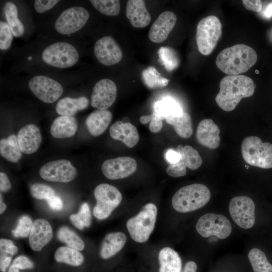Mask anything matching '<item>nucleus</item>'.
<instances>
[{
    "label": "nucleus",
    "instance_id": "nucleus-22",
    "mask_svg": "<svg viewBox=\"0 0 272 272\" xmlns=\"http://www.w3.org/2000/svg\"><path fill=\"white\" fill-rule=\"evenodd\" d=\"M126 16L131 25L135 28H144L151 22V15L145 2L143 0H129L126 7Z\"/></svg>",
    "mask_w": 272,
    "mask_h": 272
},
{
    "label": "nucleus",
    "instance_id": "nucleus-51",
    "mask_svg": "<svg viewBox=\"0 0 272 272\" xmlns=\"http://www.w3.org/2000/svg\"><path fill=\"white\" fill-rule=\"evenodd\" d=\"M11 183L7 175L4 172L0 173V190L7 192L11 188Z\"/></svg>",
    "mask_w": 272,
    "mask_h": 272
},
{
    "label": "nucleus",
    "instance_id": "nucleus-17",
    "mask_svg": "<svg viewBox=\"0 0 272 272\" xmlns=\"http://www.w3.org/2000/svg\"><path fill=\"white\" fill-rule=\"evenodd\" d=\"M177 21L176 15L169 11L162 12L152 25L149 32L150 40L156 43L164 41L174 27Z\"/></svg>",
    "mask_w": 272,
    "mask_h": 272
},
{
    "label": "nucleus",
    "instance_id": "nucleus-24",
    "mask_svg": "<svg viewBox=\"0 0 272 272\" xmlns=\"http://www.w3.org/2000/svg\"><path fill=\"white\" fill-rule=\"evenodd\" d=\"M77 128V121L75 117L60 116L53 120L50 131L53 137L64 139L74 136Z\"/></svg>",
    "mask_w": 272,
    "mask_h": 272
},
{
    "label": "nucleus",
    "instance_id": "nucleus-52",
    "mask_svg": "<svg viewBox=\"0 0 272 272\" xmlns=\"http://www.w3.org/2000/svg\"><path fill=\"white\" fill-rule=\"evenodd\" d=\"M197 269V265L193 261L186 262L182 272H195Z\"/></svg>",
    "mask_w": 272,
    "mask_h": 272
},
{
    "label": "nucleus",
    "instance_id": "nucleus-41",
    "mask_svg": "<svg viewBox=\"0 0 272 272\" xmlns=\"http://www.w3.org/2000/svg\"><path fill=\"white\" fill-rule=\"evenodd\" d=\"M33 222L28 216L21 217L15 229L12 231L16 238L27 237L29 235Z\"/></svg>",
    "mask_w": 272,
    "mask_h": 272
},
{
    "label": "nucleus",
    "instance_id": "nucleus-7",
    "mask_svg": "<svg viewBox=\"0 0 272 272\" xmlns=\"http://www.w3.org/2000/svg\"><path fill=\"white\" fill-rule=\"evenodd\" d=\"M42 59L46 64L58 68H67L75 65L79 55L72 44L58 42L46 47L42 53Z\"/></svg>",
    "mask_w": 272,
    "mask_h": 272
},
{
    "label": "nucleus",
    "instance_id": "nucleus-23",
    "mask_svg": "<svg viewBox=\"0 0 272 272\" xmlns=\"http://www.w3.org/2000/svg\"><path fill=\"white\" fill-rule=\"evenodd\" d=\"M112 118V114L109 110L97 109L88 116L85 123L89 133L97 137L107 129Z\"/></svg>",
    "mask_w": 272,
    "mask_h": 272
},
{
    "label": "nucleus",
    "instance_id": "nucleus-8",
    "mask_svg": "<svg viewBox=\"0 0 272 272\" xmlns=\"http://www.w3.org/2000/svg\"><path fill=\"white\" fill-rule=\"evenodd\" d=\"M94 194L96 204L93 209V214L99 220L108 218L120 204L122 198L121 192L116 187L107 183L96 186Z\"/></svg>",
    "mask_w": 272,
    "mask_h": 272
},
{
    "label": "nucleus",
    "instance_id": "nucleus-29",
    "mask_svg": "<svg viewBox=\"0 0 272 272\" xmlns=\"http://www.w3.org/2000/svg\"><path fill=\"white\" fill-rule=\"evenodd\" d=\"M54 257L56 262L73 267H79L84 261V256L79 251L65 246L59 247L56 250Z\"/></svg>",
    "mask_w": 272,
    "mask_h": 272
},
{
    "label": "nucleus",
    "instance_id": "nucleus-48",
    "mask_svg": "<svg viewBox=\"0 0 272 272\" xmlns=\"http://www.w3.org/2000/svg\"><path fill=\"white\" fill-rule=\"evenodd\" d=\"M152 118L149 125V129L152 132L156 133L160 131L163 127L162 120L159 118L153 112Z\"/></svg>",
    "mask_w": 272,
    "mask_h": 272
},
{
    "label": "nucleus",
    "instance_id": "nucleus-19",
    "mask_svg": "<svg viewBox=\"0 0 272 272\" xmlns=\"http://www.w3.org/2000/svg\"><path fill=\"white\" fill-rule=\"evenodd\" d=\"M17 139L21 152L26 154H31L39 149L42 137L39 128L33 124H29L19 130Z\"/></svg>",
    "mask_w": 272,
    "mask_h": 272
},
{
    "label": "nucleus",
    "instance_id": "nucleus-6",
    "mask_svg": "<svg viewBox=\"0 0 272 272\" xmlns=\"http://www.w3.org/2000/svg\"><path fill=\"white\" fill-rule=\"evenodd\" d=\"M222 24L218 17L210 15L202 18L196 28V41L200 53L210 54L222 35Z\"/></svg>",
    "mask_w": 272,
    "mask_h": 272
},
{
    "label": "nucleus",
    "instance_id": "nucleus-50",
    "mask_svg": "<svg viewBox=\"0 0 272 272\" xmlns=\"http://www.w3.org/2000/svg\"><path fill=\"white\" fill-rule=\"evenodd\" d=\"M49 207L53 210L60 211L63 208V203L61 199L57 196H53L46 199Z\"/></svg>",
    "mask_w": 272,
    "mask_h": 272
},
{
    "label": "nucleus",
    "instance_id": "nucleus-57",
    "mask_svg": "<svg viewBox=\"0 0 272 272\" xmlns=\"http://www.w3.org/2000/svg\"><path fill=\"white\" fill-rule=\"evenodd\" d=\"M245 166L246 167V169H247L248 168V166L245 165Z\"/></svg>",
    "mask_w": 272,
    "mask_h": 272
},
{
    "label": "nucleus",
    "instance_id": "nucleus-26",
    "mask_svg": "<svg viewBox=\"0 0 272 272\" xmlns=\"http://www.w3.org/2000/svg\"><path fill=\"white\" fill-rule=\"evenodd\" d=\"M159 272H181L182 262L178 254L173 249L166 247L159 253Z\"/></svg>",
    "mask_w": 272,
    "mask_h": 272
},
{
    "label": "nucleus",
    "instance_id": "nucleus-10",
    "mask_svg": "<svg viewBox=\"0 0 272 272\" xmlns=\"http://www.w3.org/2000/svg\"><path fill=\"white\" fill-rule=\"evenodd\" d=\"M88 11L82 7L75 6L65 10L56 19L54 27L59 33L71 34L80 30L89 18Z\"/></svg>",
    "mask_w": 272,
    "mask_h": 272
},
{
    "label": "nucleus",
    "instance_id": "nucleus-56",
    "mask_svg": "<svg viewBox=\"0 0 272 272\" xmlns=\"http://www.w3.org/2000/svg\"><path fill=\"white\" fill-rule=\"evenodd\" d=\"M255 73L256 74H258L259 73V71L258 70H255Z\"/></svg>",
    "mask_w": 272,
    "mask_h": 272
},
{
    "label": "nucleus",
    "instance_id": "nucleus-45",
    "mask_svg": "<svg viewBox=\"0 0 272 272\" xmlns=\"http://www.w3.org/2000/svg\"><path fill=\"white\" fill-rule=\"evenodd\" d=\"M58 2V0H36L34 8L38 13H43L52 8Z\"/></svg>",
    "mask_w": 272,
    "mask_h": 272
},
{
    "label": "nucleus",
    "instance_id": "nucleus-4",
    "mask_svg": "<svg viewBox=\"0 0 272 272\" xmlns=\"http://www.w3.org/2000/svg\"><path fill=\"white\" fill-rule=\"evenodd\" d=\"M244 160L251 166L269 169L272 168V144L256 136L244 139L241 144Z\"/></svg>",
    "mask_w": 272,
    "mask_h": 272
},
{
    "label": "nucleus",
    "instance_id": "nucleus-25",
    "mask_svg": "<svg viewBox=\"0 0 272 272\" xmlns=\"http://www.w3.org/2000/svg\"><path fill=\"white\" fill-rule=\"evenodd\" d=\"M126 236L122 232L110 233L104 238L101 244L100 254L102 259H107L113 256L124 247Z\"/></svg>",
    "mask_w": 272,
    "mask_h": 272
},
{
    "label": "nucleus",
    "instance_id": "nucleus-21",
    "mask_svg": "<svg viewBox=\"0 0 272 272\" xmlns=\"http://www.w3.org/2000/svg\"><path fill=\"white\" fill-rule=\"evenodd\" d=\"M110 136L114 140L121 141L127 147H134L139 140L136 127L129 122L123 123L118 120L111 125L109 129Z\"/></svg>",
    "mask_w": 272,
    "mask_h": 272
},
{
    "label": "nucleus",
    "instance_id": "nucleus-1",
    "mask_svg": "<svg viewBox=\"0 0 272 272\" xmlns=\"http://www.w3.org/2000/svg\"><path fill=\"white\" fill-rule=\"evenodd\" d=\"M255 86L253 80L245 75L227 76L220 83V91L215 100L223 110H233L243 98L253 95Z\"/></svg>",
    "mask_w": 272,
    "mask_h": 272
},
{
    "label": "nucleus",
    "instance_id": "nucleus-40",
    "mask_svg": "<svg viewBox=\"0 0 272 272\" xmlns=\"http://www.w3.org/2000/svg\"><path fill=\"white\" fill-rule=\"evenodd\" d=\"M18 249L13 242L9 239L1 238L0 240V262L10 263L13 256L17 253Z\"/></svg>",
    "mask_w": 272,
    "mask_h": 272
},
{
    "label": "nucleus",
    "instance_id": "nucleus-44",
    "mask_svg": "<svg viewBox=\"0 0 272 272\" xmlns=\"http://www.w3.org/2000/svg\"><path fill=\"white\" fill-rule=\"evenodd\" d=\"M13 33L8 23L0 22V49L5 50L9 49L13 39Z\"/></svg>",
    "mask_w": 272,
    "mask_h": 272
},
{
    "label": "nucleus",
    "instance_id": "nucleus-2",
    "mask_svg": "<svg viewBox=\"0 0 272 272\" xmlns=\"http://www.w3.org/2000/svg\"><path fill=\"white\" fill-rule=\"evenodd\" d=\"M257 59V53L252 47L238 44L222 50L217 56L216 64L229 76L239 75L253 66Z\"/></svg>",
    "mask_w": 272,
    "mask_h": 272
},
{
    "label": "nucleus",
    "instance_id": "nucleus-49",
    "mask_svg": "<svg viewBox=\"0 0 272 272\" xmlns=\"http://www.w3.org/2000/svg\"><path fill=\"white\" fill-rule=\"evenodd\" d=\"M181 155L178 151L173 149H169L165 154V158L167 161L171 164H174L178 163L181 159Z\"/></svg>",
    "mask_w": 272,
    "mask_h": 272
},
{
    "label": "nucleus",
    "instance_id": "nucleus-35",
    "mask_svg": "<svg viewBox=\"0 0 272 272\" xmlns=\"http://www.w3.org/2000/svg\"><path fill=\"white\" fill-rule=\"evenodd\" d=\"M142 78L144 84L150 89L164 87L169 82L153 66H149L143 71Z\"/></svg>",
    "mask_w": 272,
    "mask_h": 272
},
{
    "label": "nucleus",
    "instance_id": "nucleus-31",
    "mask_svg": "<svg viewBox=\"0 0 272 272\" xmlns=\"http://www.w3.org/2000/svg\"><path fill=\"white\" fill-rule=\"evenodd\" d=\"M154 112L161 120L169 116H177L184 113L180 104L170 98L156 102Z\"/></svg>",
    "mask_w": 272,
    "mask_h": 272
},
{
    "label": "nucleus",
    "instance_id": "nucleus-38",
    "mask_svg": "<svg viewBox=\"0 0 272 272\" xmlns=\"http://www.w3.org/2000/svg\"><path fill=\"white\" fill-rule=\"evenodd\" d=\"M158 54L159 58L167 70L172 71L178 66L179 60L173 49L162 47L159 49Z\"/></svg>",
    "mask_w": 272,
    "mask_h": 272
},
{
    "label": "nucleus",
    "instance_id": "nucleus-43",
    "mask_svg": "<svg viewBox=\"0 0 272 272\" xmlns=\"http://www.w3.org/2000/svg\"><path fill=\"white\" fill-rule=\"evenodd\" d=\"M30 193L33 197L39 199H47L55 194L54 190L50 186L41 183L31 185Z\"/></svg>",
    "mask_w": 272,
    "mask_h": 272
},
{
    "label": "nucleus",
    "instance_id": "nucleus-28",
    "mask_svg": "<svg viewBox=\"0 0 272 272\" xmlns=\"http://www.w3.org/2000/svg\"><path fill=\"white\" fill-rule=\"evenodd\" d=\"M166 122L173 126L178 135L182 138H188L193 133L192 120L187 112L177 116H169L165 118Z\"/></svg>",
    "mask_w": 272,
    "mask_h": 272
},
{
    "label": "nucleus",
    "instance_id": "nucleus-39",
    "mask_svg": "<svg viewBox=\"0 0 272 272\" xmlns=\"http://www.w3.org/2000/svg\"><path fill=\"white\" fill-rule=\"evenodd\" d=\"M182 153L186 167L191 170L198 169L202 164V159L198 152L190 146L183 147Z\"/></svg>",
    "mask_w": 272,
    "mask_h": 272
},
{
    "label": "nucleus",
    "instance_id": "nucleus-47",
    "mask_svg": "<svg viewBox=\"0 0 272 272\" xmlns=\"http://www.w3.org/2000/svg\"><path fill=\"white\" fill-rule=\"evenodd\" d=\"M242 3L244 8L249 11L255 12H260L262 9V4L259 0H243Z\"/></svg>",
    "mask_w": 272,
    "mask_h": 272
},
{
    "label": "nucleus",
    "instance_id": "nucleus-9",
    "mask_svg": "<svg viewBox=\"0 0 272 272\" xmlns=\"http://www.w3.org/2000/svg\"><path fill=\"white\" fill-rule=\"evenodd\" d=\"M197 233L203 237L215 236L223 239L228 237L232 232V225L225 216L208 213L200 217L196 224Z\"/></svg>",
    "mask_w": 272,
    "mask_h": 272
},
{
    "label": "nucleus",
    "instance_id": "nucleus-53",
    "mask_svg": "<svg viewBox=\"0 0 272 272\" xmlns=\"http://www.w3.org/2000/svg\"><path fill=\"white\" fill-rule=\"evenodd\" d=\"M152 118V114L149 115H143L140 118V121L142 124H146L149 121H151Z\"/></svg>",
    "mask_w": 272,
    "mask_h": 272
},
{
    "label": "nucleus",
    "instance_id": "nucleus-37",
    "mask_svg": "<svg viewBox=\"0 0 272 272\" xmlns=\"http://www.w3.org/2000/svg\"><path fill=\"white\" fill-rule=\"evenodd\" d=\"M70 219L72 224L80 230L89 227L91 223V215L88 204L87 202L82 204L79 212L71 215Z\"/></svg>",
    "mask_w": 272,
    "mask_h": 272
},
{
    "label": "nucleus",
    "instance_id": "nucleus-13",
    "mask_svg": "<svg viewBox=\"0 0 272 272\" xmlns=\"http://www.w3.org/2000/svg\"><path fill=\"white\" fill-rule=\"evenodd\" d=\"M77 170L70 161L60 159L45 164L39 170L41 177L47 181L66 183L73 180Z\"/></svg>",
    "mask_w": 272,
    "mask_h": 272
},
{
    "label": "nucleus",
    "instance_id": "nucleus-3",
    "mask_svg": "<svg viewBox=\"0 0 272 272\" xmlns=\"http://www.w3.org/2000/svg\"><path fill=\"white\" fill-rule=\"evenodd\" d=\"M210 198L211 192L208 187L194 183L178 189L172 197V205L178 212H190L203 207Z\"/></svg>",
    "mask_w": 272,
    "mask_h": 272
},
{
    "label": "nucleus",
    "instance_id": "nucleus-36",
    "mask_svg": "<svg viewBox=\"0 0 272 272\" xmlns=\"http://www.w3.org/2000/svg\"><path fill=\"white\" fill-rule=\"evenodd\" d=\"M90 2L99 12L106 16H115L120 10V2L118 0H91Z\"/></svg>",
    "mask_w": 272,
    "mask_h": 272
},
{
    "label": "nucleus",
    "instance_id": "nucleus-46",
    "mask_svg": "<svg viewBox=\"0 0 272 272\" xmlns=\"http://www.w3.org/2000/svg\"><path fill=\"white\" fill-rule=\"evenodd\" d=\"M20 269H32L34 268V262L28 257L20 255L14 259L12 263Z\"/></svg>",
    "mask_w": 272,
    "mask_h": 272
},
{
    "label": "nucleus",
    "instance_id": "nucleus-33",
    "mask_svg": "<svg viewBox=\"0 0 272 272\" xmlns=\"http://www.w3.org/2000/svg\"><path fill=\"white\" fill-rule=\"evenodd\" d=\"M248 256L254 272H272V265L261 250L252 248L249 251Z\"/></svg>",
    "mask_w": 272,
    "mask_h": 272
},
{
    "label": "nucleus",
    "instance_id": "nucleus-30",
    "mask_svg": "<svg viewBox=\"0 0 272 272\" xmlns=\"http://www.w3.org/2000/svg\"><path fill=\"white\" fill-rule=\"evenodd\" d=\"M0 153L4 158L10 162H17L21 159L22 152L16 135L11 134L7 139L1 140Z\"/></svg>",
    "mask_w": 272,
    "mask_h": 272
},
{
    "label": "nucleus",
    "instance_id": "nucleus-55",
    "mask_svg": "<svg viewBox=\"0 0 272 272\" xmlns=\"http://www.w3.org/2000/svg\"><path fill=\"white\" fill-rule=\"evenodd\" d=\"M6 209V205L3 201V198L2 194H1L0 197V213L3 214Z\"/></svg>",
    "mask_w": 272,
    "mask_h": 272
},
{
    "label": "nucleus",
    "instance_id": "nucleus-27",
    "mask_svg": "<svg viewBox=\"0 0 272 272\" xmlns=\"http://www.w3.org/2000/svg\"><path fill=\"white\" fill-rule=\"evenodd\" d=\"M89 103L88 99L84 96L77 98L67 97L58 101L55 110L61 116H73L79 110L87 108Z\"/></svg>",
    "mask_w": 272,
    "mask_h": 272
},
{
    "label": "nucleus",
    "instance_id": "nucleus-54",
    "mask_svg": "<svg viewBox=\"0 0 272 272\" xmlns=\"http://www.w3.org/2000/svg\"><path fill=\"white\" fill-rule=\"evenodd\" d=\"M264 15L266 18H270L272 16V3L269 4L267 6Z\"/></svg>",
    "mask_w": 272,
    "mask_h": 272
},
{
    "label": "nucleus",
    "instance_id": "nucleus-12",
    "mask_svg": "<svg viewBox=\"0 0 272 272\" xmlns=\"http://www.w3.org/2000/svg\"><path fill=\"white\" fill-rule=\"evenodd\" d=\"M29 88L39 100L46 103L55 102L62 95L63 89L61 84L45 76H36L29 82Z\"/></svg>",
    "mask_w": 272,
    "mask_h": 272
},
{
    "label": "nucleus",
    "instance_id": "nucleus-5",
    "mask_svg": "<svg viewBox=\"0 0 272 272\" xmlns=\"http://www.w3.org/2000/svg\"><path fill=\"white\" fill-rule=\"evenodd\" d=\"M157 215L156 206L149 203L137 215L127 220L126 227L134 241L144 243L149 239L155 227Z\"/></svg>",
    "mask_w": 272,
    "mask_h": 272
},
{
    "label": "nucleus",
    "instance_id": "nucleus-18",
    "mask_svg": "<svg viewBox=\"0 0 272 272\" xmlns=\"http://www.w3.org/2000/svg\"><path fill=\"white\" fill-rule=\"evenodd\" d=\"M53 231L50 223L44 219L35 220L29 234V242L31 248L40 251L52 239Z\"/></svg>",
    "mask_w": 272,
    "mask_h": 272
},
{
    "label": "nucleus",
    "instance_id": "nucleus-11",
    "mask_svg": "<svg viewBox=\"0 0 272 272\" xmlns=\"http://www.w3.org/2000/svg\"><path fill=\"white\" fill-rule=\"evenodd\" d=\"M229 212L234 222L241 228L248 229L255 224V205L253 200L246 196L233 197L229 206Z\"/></svg>",
    "mask_w": 272,
    "mask_h": 272
},
{
    "label": "nucleus",
    "instance_id": "nucleus-20",
    "mask_svg": "<svg viewBox=\"0 0 272 272\" xmlns=\"http://www.w3.org/2000/svg\"><path fill=\"white\" fill-rule=\"evenodd\" d=\"M220 129L211 119H204L198 123L196 139L201 145L210 149H217L220 142Z\"/></svg>",
    "mask_w": 272,
    "mask_h": 272
},
{
    "label": "nucleus",
    "instance_id": "nucleus-34",
    "mask_svg": "<svg viewBox=\"0 0 272 272\" xmlns=\"http://www.w3.org/2000/svg\"><path fill=\"white\" fill-rule=\"evenodd\" d=\"M57 238L67 247L81 251L85 247V244L78 235L67 227H61L57 232Z\"/></svg>",
    "mask_w": 272,
    "mask_h": 272
},
{
    "label": "nucleus",
    "instance_id": "nucleus-15",
    "mask_svg": "<svg viewBox=\"0 0 272 272\" xmlns=\"http://www.w3.org/2000/svg\"><path fill=\"white\" fill-rule=\"evenodd\" d=\"M94 51L98 61L107 66L118 63L122 58V50L115 39L110 36L98 39L95 43Z\"/></svg>",
    "mask_w": 272,
    "mask_h": 272
},
{
    "label": "nucleus",
    "instance_id": "nucleus-42",
    "mask_svg": "<svg viewBox=\"0 0 272 272\" xmlns=\"http://www.w3.org/2000/svg\"><path fill=\"white\" fill-rule=\"evenodd\" d=\"M183 148L182 146L180 145L177 147V151L181 155L180 160L176 164L170 165L166 169V173L170 176L179 177L186 174V166L182 153Z\"/></svg>",
    "mask_w": 272,
    "mask_h": 272
},
{
    "label": "nucleus",
    "instance_id": "nucleus-32",
    "mask_svg": "<svg viewBox=\"0 0 272 272\" xmlns=\"http://www.w3.org/2000/svg\"><path fill=\"white\" fill-rule=\"evenodd\" d=\"M4 10L8 24L13 35L16 37L22 36L24 33V27L18 18V10L16 5L12 2H6Z\"/></svg>",
    "mask_w": 272,
    "mask_h": 272
},
{
    "label": "nucleus",
    "instance_id": "nucleus-16",
    "mask_svg": "<svg viewBox=\"0 0 272 272\" xmlns=\"http://www.w3.org/2000/svg\"><path fill=\"white\" fill-rule=\"evenodd\" d=\"M135 160L129 157H119L105 161L101 167L104 176L111 180L126 178L137 169Z\"/></svg>",
    "mask_w": 272,
    "mask_h": 272
},
{
    "label": "nucleus",
    "instance_id": "nucleus-14",
    "mask_svg": "<svg viewBox=\"0 0 272 272\" xmlns=\"http://www.w3.org/2000/svg\"><path fill=\"white\" fill-rule=\"evenodd\" d=\"M117 87L109 79H103L94 85L91 96V105L98 109L105 110L115 102L117 96Z\"/></svg>",
    "mask_w": 272,
    "mask_h": 272
}]
</instances>
